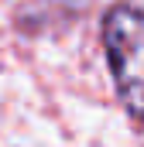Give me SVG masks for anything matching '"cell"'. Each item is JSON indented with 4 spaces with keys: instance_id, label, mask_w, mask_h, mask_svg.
Returning a JSON list of instances; mask_svg holds the SVG:
<instances>
[{
    "instance_id": "6da1fadb",
    "label": "cell",
    "mask_w": 144,
    "mask_h": 147,
    "mask_svg": "<svg viewBox=\"0 0 144 147\" xmlns=\"http://www.w3.org/2000/svg\"><path fill=\"white\" fill-rule=\"evenodd\" d=\"M100 45L120 106L144 127V7L134 0H113L100 17Z\"/></svg>"
}]
</instances>
